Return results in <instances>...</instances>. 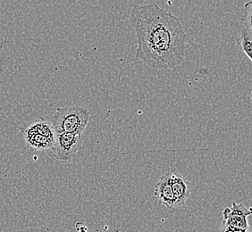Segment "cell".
<instances>
[{"label":"cell","instance_id":"11","mask_svg":"<svg viewBox=\"0 0 252 232\" xmlns=\"http://www.w3.org/2000/svg\"><path fill=\"white\" fill-rule=\"evenodd\" d=\"M79 225L81 226L80 228L76 227L77 229L78 232H88V228L85 226V225H83L82 223H79Z\"/></svg>","mask_w":252,"mask_h":232},{"label":"cell","instance_id":"6","mask_svg":"<svg viewBox=\"0 0 252 232\" xmlns=\"http://www.w3.org/2000/svg\"><path fill=\"white\" fill-rule=\"evenodd\" d=\"M171 173L161 177L158 182L156 184L155 196L161 204L165 207L173 209L175 208V198L171 187Z\"/></svg>","mask_w":252,"mask_h":232},{"label":"cell","instance_id":"7","mask_svg":"<svg viewBox=\"0 0 252 232\" xmlns=\"http://www.w3.org/2000/svg\"><path fill=\"white\" fill-rule=\"evenodd\" d=\"M171 187L175 198V207L185 206L186 200L190 195V187L182 176L171 173Z\"/></svg>","mask_w":252,"mask_h":232},{"label":"cell","instance_id":"5","mask_svg":"<svg viewBox=\"0 0 252 232\" xmlns=\"http://www.w3.org/2000/svg\"><path fill=\"white\" fill-rule=\"evenodd\" d=\"M251 214V209H248L243 203L233 202L231 207H226L223 210V222L233 231H245L251 229L247 219Z\"/></svg>","mask_w":252,"mask_h":232},{"label":"cell","instance_id":"3","mask_svg":"<svg viewBox=\"0 0 252 232\" xmlns=\"http://www.w3.org/2000/svg\"><path fill=\"white\" fill-rule=\"evenodd\" d=\"M24 138L31 149L46 152L53 148L56 133L50 122L37 120L25 129Z\"/></svg>","mask_w":252,"mask_h":232},{"label":"cell","instance_id":"9","mask_svg":"<svg viewBox=\"0 0 252 232\" xmlns=\"http://www.w3.org/2000/svg\"><path fill=\"white\" fill-rule=\"evenodd\" d=\"M241 22L243 24V29L252 30V1L248 2L243 6Z\"/></svg>","mask_w":252,"mask_h":232},{"label":"cell","instance_id":"12","mask_svg":"<svg viewBox=\"0 0 252 232\" xmlns=\"http://www.w3.org/2000/svg\"><path fill=\"white\" fill-rule=\"evenodd\" d=\"M234 232H252V230L248 229V230H245V231H234Z\"/></svg>","mask_w":252,"mask_h":232},{"label":"cell","instance_id":"1","mask_svg":"<svg viewBox=\"0 0 252 232\" xmlns=\"http://www.w3.org/2000/svg\"><path fill=\"white\" fill-rule=\"evenodd\" d=\"M130 22L138 40L136 58L158 70L173 69L184 62L186 33L176 16L156 4L136 5Z\"/></svg>","mask_w":252,"mask_h":232},{"label":"cell","instance_id":"8","mask_svg":"<svg viewBox=\"0 0 252 232\" xmlns=\"http://www.w3.org/2000/svg\"><path fill=\"white\" fill-rule=\"evenodd\" d=\"M238 46L243 50V53L247 56V58L252 61V30L249 29H242L241 36L237 40Z\"/></svg>","mask_w":252,"mask_h":232},{"label":"cell","instance_id":"2","mask_svg":"<svg viewBox=\"0 0 252 232\" xmlns=\"http://www.w3.org/2000/svg\"><path fill=\"white\" fill-rule=\"evenodd\" d=\"M90 121V112L80 106L61 107L52 116L50 124L56 134L82 135Z\"/></svg>","mask_w":252,"mask_h":232},{"label":"cell","instance_id":"10","mask_svg":"<svg viewBox=\"0 0 252 232\" xmlns=\"http://www.w3.org/2000/svg\"><path fill=\"white\" fill-rule=\"evenodd\" d=\"M219 232H234V231L231 228L228 227L227 225L223 222L221 227H220V230H219Z\"/></svg>","mask_w":252,"mask_h":232},{"label":"cell","instance_id":"4","mask_svg":"<svg viewBox=\"0 0 252 232\" xmlns=\"http://www.w3.org/2000/svg\"><path fill=\"white\" fill-rule=\"evenodd\" d=\"M82 145V135L62 133L56 134L55 143L52 148L54 158L60 163L66 164L76 155Z\"/></svg>","mask_w":252,"mask_h":232}]
</instances>
